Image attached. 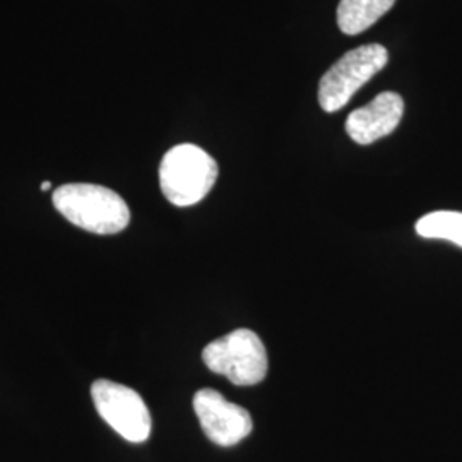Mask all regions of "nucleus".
Here are the masks:
<instances>
[{
	"instance_id": "1",
	"label": "nucleus",
	"mask_w": 462,
	"mask_h": 462,
	"mask_svg": "<svg viewBox=\"0 0 462 462\" xmlns=\"http://www.w3.org/2000/svg\"><path fill=\"white\" fill-rule=\"evenodd\" d=\"M51 202L67 221L97 235H116L125 230L131 221L125 200L95 183L62 185L53 190Z\"/></svg>"
},
{
	"instance_id": "2",
	"label": "nucleus",
	"mask_w": 462,
	"mask_h": 462,
	"mask_svg": "<svg viewBox=\"0 0 462 462\" xmlns=\"http://www.w3.org/2000/svg\"><path fill=\"white\" fill-rule=\"evenodd\" d=\"M217 163L204 149L180 144L170 149L160 165L162 192L173 206L189 208L200 202L215 187Z\"/></svg>"
},
{
	"instance_id": "3",
	"label": "nucleus",
	"mask_w": 462,
	"mask_h": 462,
	"mask_svg": "<svg viewBox=\"0 0 462 462\" xmlns=\"http://www.w3.org/2000/svg\"><path fill=\"white\" fill-rule=\"evenodd\" d=\"M206 366L235 385H255L267 375L269 360L261 337L250 329H236L209 343L202 351Z\"/></svg>"
},
{
	"instance_id": "4",
	"label": "nucleus",
	"mask_w": 462,
	"mask_h": 462,
	"mask_svg": "<svg viewBox=\"0 0 462 462\" xmlns=\"http://www.w3.org/2000/svg\"><path fill=\"white\" fill-rule=\"evenodd\" d=\"M387 62L389 53L380 43L349 50L320 79L319 103L322 110L328 114L341 110L364 84L387 66Z\"/></svg>"
},
{
	"instance_id": "5",
	"label": "nucleus",
	"mask_w": 462,
	"mask_h": 462,
	"mask_svg": "<svg viewBox=\"0 0 462 462\" xmlns=\"http://www.w3.org/2000/svg\"><path fill=\"white\" fill-rule=\"evenodd\" d=\"M91 397L98 414L127 442L143 444L151 435L152 421L148 406L134 389L112 380H97Z\"/></svg>"
},
{
	"instance_id": "6",
	"label": "nucleus",
	"mask_w": 462,
	"mask_h": 462,
	"mask_svg": "<svg viewBox=\"0 0 462 462\" xmlns=\"http://www.w3.org/2000/svg\"><path fill=\"white\" fill-rule=\"evenodd\" d=\"M194 411L202 431L216 446H236L252 433L254 423L247 410L226 401L213 389L199 391L194 396Z\"/></svg>"
},
{
	"instance_id": "7",
	"label": "nucleus",
	"mask_w": 462,
	"mask_h": 462,
	"mask_svg": "<svg viewBox=\"0 0 462 462\" xmlns=\"http://www.w3.org/2000/svg\"><path fill=\"white\" fill-rule=\"evenodd\" d=\"M404 114V101L393 91L380 93L368 105L351 112L346 133L356 144L368 146L394 133Z\"/></svg>"
},
{
	"instance_id": "8",
	"label": "nucleus",
	"mask_w": 462,
	"mask_h": 462,
	"mask_svg": "<svg viewBox=\"0 0 462 462\" xmlns=\"http://www.w3.org/2000/svg\"><path fill=\"white\" fill-rule=\"evenodd\" d=\"M396 0H341L337 7V24L345 34L364 33L385 16Z\"/></svg>"
},
{
	"instance_id": "9",
	"label": "nucleus",
	"mask_w": 462,
	"mask_h": 462,
	"mask_svg": "<svg viewBox=\"0 0 462 462\" xmlns=\"http://www.w3.org/2000/svg\"><path fill=\"white\" fill-rule=\"evenodd\" d=\"M416 233L423 238L447 240L462 247V213L435 211L423 216L416 223Z\"/></svg>"
},
{
	"instance_id": "10",
	"label": "nucleus",
	"mask_w": 462,
	"mask_h": 462,
	"mask_svg": "<svg viewBox=\"0 0 462 462\" xmlns=\"http://www.w3.org/2000/svg\"><path fill=\"white\" fill-rule=\"evenodd\" d=\"M50 187H51V183L50 182L42 183V190H49Z\"/></svg>"
}]
</instances>
